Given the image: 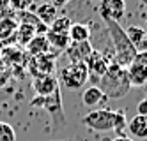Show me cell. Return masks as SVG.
<instances>
[{
  "instance_id": "7",
  "label": "cell",
  "mask_w": 147,
  "mask_h": 141,
  "mask_svg": "<svg viewBox=\"0 0 147 141\" xmlns=\"http://www.w3.org/2000/svg\"><path fill=\"white\" fill-rule=\"evenodd\" d=\"M108 60L105 58V55H101L99 51H92L89 58L85 60V67H87V72H89V80L94 83V86H98L99 80L105 76L108 69Z\"/></svg>"
},
{
  "instance_id": "9",
  "label": "cell",
  "mask_w": 147,
  "mask_h": 141,
  "mask_svg": "<svg viewBox=\"0 0 147 141\" xmlns=\"http://www.w3.org/2000/svg\"><path fill=\"white\" fill-rule=\"evenodd\" d=\"M94 51L90 41H82V42H69V46L64 49V57L71 60V63L76 62H85L89 55Z\"/></svg>"
},
{
  "instance_id": "2",
  "label": "cell",
  "mask_w": 147,
  "mask_h": 141,
  "mask_svg": "<svg viewBox=\"0 0 147 141\" xmlns=\"http://www.w3.org/2000/svg\"><path fill=\"white\" fill-rule=\"evenodd\" d=\"M108 27L110 32V37L113 42V63L121 65L122 69H128L131 63L135 62L136 57V48L129 42L128 35H126V30L117 23V21H112V19H103Z\"/></svg>"
},
{
  "instance_id": "11",
  "label": "cell",
  "mask_w": 147,
  "mask_h": 141,
  "mask_svg": "<svg viewBox=\"0 0 147 141\" xmlns=\"http://www.w3.org/2000/svg\"><path fill=\"white\" fill-rule=\"evenodd\" d=\"M32 88L36 92V95L39 97H48L55 90L60 88V83L57 80L55 74H48V76H41V78H34L32 81Z\"/></svg>"
},
{
  "instance_id": "28",
  "label": "cell",
  "mask_w": 147,
  "mask_h": 141,
  "mask_svg": "<svg viewBox=\"0 0 147 141\" xmlns=\"http://www.w3.org/2000/svg\"><path fill=\"white\" fill-rule=\"evenodd\" d=\"M4 69L5 67H4V62H2V46H0V74L4 72Z\"/></svg>"
},
{
  "instance_id": "22",
  "label": "cell",
  "mask_w": 147,
  "mask_h": 141,
  "mask_svg": "<svg viewBox=\"0 0 147 141\" xmlns=\"http://www.w3.org/2000/svg\"><path fill=\"white\" fill-rule=\"evenodd\" d=\"M71 19L67 16H57V19L50 25L51 32H57V34H67L69 28H71Z\"/></svg>"
},
{
  "instance_id": "5",
  "label": "cell",
  "mask_w": 147,
  "mask_h": 141,
  "mask_svg": "<svg viewBox=\"0 0 147 141\" xmlns=\"http://www.w3.org/2000/svg\"><path fill=\"white\" fill-rule=\"evenodd\" d=\"M34 108H45V110L51 115L53 122L57 125H64V111H62V99H60V88L55 90L48 97H39L36 95V99L32 101Z\"/></svg>"
},
{
  "instance_id": "12",
  "label": "cell",
  "mask_w": 147,
  "mask_h": 141,
  "mask_svg": "<svg viewBox=\"0 0 147 141\" xmlns=\"http://www.w3.org/2000/svg\"><path fill=\"white\" fill-rule=\"evenodd\" d=\"M129 134L136 139H147V116L145 115H135L128 122Z\"/></svg>"
},
{
  "instance_id": "24",
  "label": "cell",
  "mask_w": 147,
  "mask_h": 141,
  "mask_svg": "<svg viewBox=\"0 0 147 141\" xmlns=\"http://www.w3.org/2000/svg\"><path fill=\"white\" fill-rule=\"evenodd\" d=\"M32 4V0H9V5L13 9H16L18 13L20 11H27V7Z\"/></svg>"
},
{
  "instance_id": "23",
  "label": "cell",
  "mask_w": 147,
  "mask_h": 141,
  "mask_svg": "<svg viewBox=\"0 0 147 141\" xmlns=\"http://www.w3.org/2000/svg\"><path fill=\"white\" fill-rule=\"evenodd\" d=\"M0 141H16V132L11 124L0 122Z\"/></svg>"
},
{
  "instance_id": "31",
  "label": "cell",
  "mask_w": 147,
  "mask_h": 141,
  "mask_svg": "<svg viewBox=\"0 0 147 141\" xmlns=\"http://www.w3.org/2000/svg\"><path fill=\"white\" fill-rule=\"evenodd\" d=\"M75 141H80V139H78V138H75Z\"/></svg>"
},
{
  "instance_id": "30",
  "label": "cell",
  "mask_w": 147,
  "mask_h": 141,
  "mask_svg": "<svg viewBox=\"0 0 147 141\" xmlns=\"http://www.w3.org/2000/svg\"><path fill=\"white\" fill-rule=\"evenodd\" d=\"M142 2H144V4H145V5H147V0H142Z\"/></svg>"
},
{
  "instance_id": "20",
  "label": "cell",
  "mask_w": 147,
  "mask_h": 141,
  "mask_svg": "<svg viewBox=\"0 0 147 141\" xmlns=\"http://www.w3.org/2000/svg\"><path fill=\"white\" fill-rule=\"evenodd\" d=\"M126 35H128V39H129L131 44L138 49L140 44L144 42V39L147 37V32H145V28H142V27H128V30H126Z\"/></svg>"
},
{
  "instance_id": "4",
  "label": "cell",
  "mask_w": 147,
  "mask_h": 141,
  "mask_svg": "<svg viewBox=\"0 0 147 141\" xmlns=\"http://www.w3.org/2000/svg\"><path fill=\"white\" fill-rule=\"evenodd\" d=\"M59 83L67 86L69 90H78L89 81V72L85 67V62H76V63H69L67 67L60 69L59 72Z\"/></svg>"
},
{
  "instance_id": "17",
  "label": "cell",
  "mask_w": 147,
  "mask_h": 141,
  "mask_svg": "<svg viewBox=\"0 0 147 141\" xmlns=\"http://www.w3.org/2000/svg\"><path fill=\"white\" fill-rule=\"evenodd\" d=\"M126 72H128V80H129V85L131 86H138V88H142V86L147 85V71L142 69L138 63H131V65L126 69Z\"/></svg>"
},
{
  "instance_id": "29",
  "label": "cell",
  "mask_w": 147,
  "mask_h": 141,
  "mask_svg": "<svg viewBox=\"0 0 147 141\" xmlns=\"http://www.w3.org/2000/svg\"><path fill=\"white\" fill-rule=\"evenodd\" d=\"M57 141H75V139H57Z\"/></svg>"
},
{
  "instance_id": "6",
  "label": "cell",
  "mask_w": 147,
  "mask_h": 141,
  "mask_svg": "<svg viewBox=\"0 0 147 141\" xmlns=\"http://www.w3.org/2000/svg\"><path fill=\"white\" fill-rule=\"evenodd\" d=\"M55 55L46 53V55H37V57H30L27 62V69L34 78H41V76H48L53 74L55 71Z\"/></svg>"
},
{
  "instance_id": "21",
  "label": "cell",
  "mask_w": 147,
  "mask_h": 141,
  "mask_svg": "<svg viewBox=\"0 0 147 141\" xmlns=\"http://www.w3.org/2000/svg\"><path fill=\"white\" fill-rule=\"evenodd\" d=\"M14 30H16L14 18H4V19H0V41H7L9 37H13Z\"/></svg>"
},
{
  "instance_id": "16",
  "label": "cell",
  "mask_w": 147,
  "mask_h": 141,
  "mask_svg": "<svg viewBox=\"0 0 147 141\" xmlns=\"http://www.w3.org/2000/svg\"><path fill=\"white\" fill-rule=\"evenodd\" d=\"M36 35H37V30L34 27L25 25V23H20L18 28L14 30V34H13V39L16 41V46H27Z\"/></svg>"
},
{
  "instance_id": "14",
  "label": "cell",
  "mask_w": 147,
  "mask_h": 141,
  "mask_svg": "<svg viewBox=\"0 0 147 141\" xmlns=\"http://www.w3.org/2000/svg\"><path fill=\"white\" fill-rule=\"evenodd\" d=\"M57 11H59V9H57L55 5H51L50 2H41V4L37 5V9L34 11V14L39 18L41 23L46 25V27L50 28V25L57 19Z\"/></svg>"
},
{
  "instance_id": "15",
  "label": "cell",
  "mask_w": 147,
  "mask_h": 141,
  "mask_svg": "<svg viewBox=\"0 0 147 141\" xmlns=\"http://www.w3.org/2000/svg\"><path fill=\"white\" fill-rule=\"evenodd\" d=\"M105 101H108V99L99 90V86H94V85L87 86V88L83 90V94H82V102L85 104V106H89V108H96L98 104H101Z\"/></svg>"
},
{
  "instance_id": "27",
  "label": "cell",
  "mask_w": 147,
  "mask_h": 141,
  "mask_svg": "<svg viewBox=\"0 0 147 141\" xmlns=\"http://www.w3.org/2000/svg\"><path fill=\"white\" fill-rule=\"evenodd\" d=\"M112 141H135V139L129 138V136H117V138H113Z\"/></svg>"
},
{
  "instance_id": "10",
  "label": "cell",
  "mask_w": 147,
  "mask_h": 141,
  "mask_svg": "<svg viewBox=\"0 0 147 141\" xmlns=\"http://www.w3.org/2000/svg\"><path fill=\"white\" fill-rule=\"evenodd\" d=\"M99 11L103 19H112L119 23V19L126 13V2L124 0H101Z\"/></svg>"
},
{
  "instance_id": "13",
  "label": "cell",
  "mask_w": 147,
  "mask_h": 141,
  "mask_svg": "<svg viewBox=\"0 0 147 141\" xmlns=\"http://www.w3.org/2000/svg\"><path fill=\"white\" fill-rule=\"evenodd\" d=\"M50 49H51V46H50V42H48L46 35H36V37L25 46V51H27L28 57L46 55V53H50Z\"/></svg>"
},
{
  "instance_id": "25",
  "label": "cell",
  "mask_w": 147,
  "mask_h": 141,
  "mask_svg": "<svg viewBox=\"0 0 147 141\" xmlns=\"http://www.w3.org/2000/svg\"><path fill=\"white\" fill-rule=\"evenodd\" d=\"M135 63H138L142 69H145V71H147V51H136Z\"/></svg>"
},
{
  "instance_id": "8",
  "label": "cell",
  "mask_w": 147,
  "mask_h": 141,
  "mask_svg": "<svg viewBox=\"0 0 147 141\" xmlns=\"http://www.w3.org/2000/svg\"><path fill=\"white\" fill-rule=\"evenodd\" d=\"M28 55L22 46H14V44H7L2 46V62L4 67H22L27 65L28 62Z\"/></svg>"
},
{
  "instance_id": "18",
  "label": "cell",
  "mask_w": 147,
  "mask_h": 141,
  "mask_svg": "<svg viewBox=\"0 0 147 141\" xmlns=\"http://www.w3.org/2000/svg\"><path fill=\"white\" fill-rule=\"evenodd\" d=\"M46 39L50 42V46L53 49H57V51H64L71 42L67 34H57V32H51V30L46 32Z\"/></svg>"
},
{
  "instance_id": "1",
  "label": "cell",
  "mask_w": 147,
  "mask_h": 141,
  "mask_svg": "<svg viewBox=\"0 0 147 141\" xmlns=\"http://www.w3.org/2000/svg\"><path fill=\"white\" fill-rule=\"evenodd\" d=\"M82 122L87 127L94 129V131H99V132L115 131L119 132V136H122V131L128 127V120H126L122 111H112V110H107V108L89 111L82 118Z\"/></svg>"
},
{
  "instance_id": "26",
  "label": "cell",
  "mask_w": 147,
  "mask_h": 141,
  "mask_svg": "<svg viewBox=\"0 0 147 141\" xmlns=\"http://www.w3.org/2000/svg\"><path fill=\"white\" fill-rule=\"evenodd\" d=\"M50 4H51V5H55L57 9H60V7H64V5H67V4H69V0H51Z\"/></svg>"
},
{
  "instance_id": "19",
  "label": "cell",
  "mask_w": 147,
  "mask_h": 141,
  "mask_svg": "<svg viewBox=\"0 0 147 141\" xmlns=\"http://www.w3.org/2000/svg\"><path fill=\"white\" fill-rule=\"evenodd\" d=\"M67 35L71 39V42H82V41H89V35H90V30L87 25L83 23H73Z\"/></svg>"
},
{
  "instance_id": "3",
  "label": "cell",
  "mask_w": 147,
  "mask_h": 141,
  "mask_svg": "<svg viewBox=\"0 0 147 141\" xmlns=\"http://www.w3.org/2000/svg\"><path fill=\"white\" fill-rule=\"evenodd\" d=\"M99 90L105 94L107 99H122L128 95V92L131 90V85L128 80V72L126 69H122L117 63H110L105 76L98 83Z\"/></svg>"
}]
</instances>
